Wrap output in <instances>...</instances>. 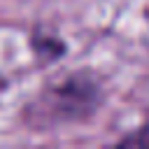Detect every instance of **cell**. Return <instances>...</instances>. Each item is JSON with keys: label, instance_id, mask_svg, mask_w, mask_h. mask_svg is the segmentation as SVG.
Masks as SVG:
<instances>
[{"label": "cell", "instance_id": "6da1fadb", "mask_svg": "<svg viewBox=\"0 0 149 149\" xmlns=\"http://www.w3.org/2000/svg\"><path fill=\"white\" fill-rule=\"evenodd\" d=\"M95 98H98V91L88 79H70L63 86L49 91V95L44 98L49 100L44 109L51 116H56V121H70L93 109Z\"/></svg>", "mask_w": 149, "mask_h": 149}, {"label": "cell", "instance_id": "7a4b0ae2", "mask_svg": "<svg viewBox=\"0 0 149 149\" xmlns=\"http://www.w3.org/2000/svg\"><path fill=\"white\" fill-rule=\"evenodd\" d=\"M121 144H135V147H149V128H142L137 135L126 137Z\"/></svg>", "mask_w": 149, "mask_h": 149}]
</instances>
